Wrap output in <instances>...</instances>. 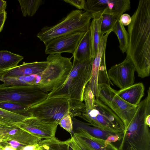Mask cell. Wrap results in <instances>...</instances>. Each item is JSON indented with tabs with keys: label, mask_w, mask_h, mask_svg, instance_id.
I'll return each instance as SVG.
<instances>
[{
	"label": "cell",
	"mask_w": 150,
	"mask_h": 150,
	"mask_svg": "<svg viewBox=\"0 0 150 150\" xmlns=\"http://www.w3.org/2000/svg\"><path fill=\"white\" fill-rule=\"evenodd\" d=\"M128 25L129 42L126 58L133 64L138 76L150 72V0H140Z\"/></svg>",
	"instance_id": "6da1fadb"
},
{
	"label": "cell",
	"mask_w": 150,
	"mask_h": 150,
	"mask_svg": "<svg viewBox=\"0 0 150 150\" xmlns=\"http://www.w3.org/2000/svg\"><path fill=\"white\" fill-rule=\"evenodd\" d=\"M150 115V88L141 101L132 120L125 129L118 150H150L149 127L146 124Z\"/></svg>",
	"instance_id": "7a4b0ae2"
},
{
	"label": "cell",
	"mask_w": 150,
	"mask_h": 150,
	"mask_svg": "<svg viewBox=\"0 0 150 150\" xmlns=\"http://www.w3.org/2000/svg\"><path fill=\"white\" fill-rule=\"evenodd\" d=\"M85 109L80 117L91 125L118 134L124 133V125L118 117L105 104L93 94L88 83L83 95Z\"/></svg>",
	"instance_id": "3957f363"
},
{
	"label": "cell",
	"mask_w": 150,
	"mask_h": 150,
	"mask_svg": "<svg viewBox=\"0 0 150 150\" xmlns=\"http://www.w3.org/2000/svg\"><path fill=\"white\" fill-rule=\"evenodd\" d=\"M93 58L79 61L74 58L71 71L65 82L48 93V97H62L83 102L84 89L91 76Z\"/></svg>",
	"instance_id": "277c9868"
},
{
	"label": "cell",
	"mask_w": 150,
	"mask_h": 150,
	"mask_svg": "<svg viewBox=\"0 0 150 150\" xmlns=\"http://www.w3.org/2000/svg\"><path fill=\"white\" fill-rule=\"evenodd\" d=\"M79 101L62 97H47L42 101L28 107L26 111L31 117L47 123H57L69 112L71 117L76 116Z\"/></svg>",
	"instance_id": "5b68a950"
},
{
	"label": "cell",
	"mask_w": 150,
	"mask_h": 150,
	"mask_svg": "<svg viewBox=\"0 0 150 150\" xmlns=\"http://www.w3.org/2000/svg\"><path fill=\"white\" fill-rule=\"evenodd\" d=\"M92 15L86 11L73 10L57 24L42 28L37 37L45 45L61 36L78 32H86L89 29Z\"/></svg>",
	"instance_id": "8992f818"
},
{
	"label": "cell",
	"mask_w": 150,
	"mask_h": 150,
	"mask_svg": "<svg viewBox=\"0 0 150 150\" xmlns=\"http://www.w3.org/2000/svg\"><path fill=\"white\" fill-rule=\"evenodd\" d=\"M72 58L61 56V54H50L47 58L49 64L42 72L35 75L34 86L47 93L58 88L66 81L71 71Z\"/></svg>",
	"instance_id": "52a82bcc"
},
{
	"label": "cell",
	"mask_w": 150,
	"mask_h": 150,
	"mask_svg": "<svg viewBox=\"0 0 150 150\" xmlns=\"http://www.w3.org/2000/svg\"><path fill=\"white\" fill-rule=\"evenodd\" d=\"M48 96V93L34 86L0 84V102H14L28 107L42 101Z\"/></svg>",
	"instance_id": "ba28073f"
},
{
	"label": "cell",
	"mask_w": 150,
	"mask_h": 150,
	"mask_svg": "<svg viewBox=\"0 0 150 150\" xmlns=\"http://www.w3.org/2000/svg\"><path fill=\"white\" fill-rule=\"evenodd\" d=\"M109 34L107 33L101 38L97 54L92 62L91 78L88 83L96 98H98L100 91L103 86L113 85L108 76L105 62V49Z\"/></svg>",
	"instance_id": "9c48e42d"
},
{
	"label": "cell",
	"mask_w": 150,
	"mask_h": 150,
	"mask_svg": "<svg viewBox=\"0 0 150 150\" xmlns=\"http://www.w3.org/2000/svg\"><path fill=\"white\" fill-rule=\"evenodd\" d=\"M98 98L108 106L127 127L136 111L137 106L132 105L120 98L110 86L105 85L101 89Z\"/></svg>",
	"instance_id": "30bf717a"
},
{
	"label": "cell",
	"mask_w": 150,
	"mask_h": 150,
	"mask_svg": "<svg viewBox=\"0 0 150 150\" xmlns=\"http://www.w3.org/2000/svg\"><path fill=\"white\" fill-rule=\"evenodd\" d=\"M130 8L129 0H88L86 1L84 10L92 16L109 14L119 19Z\"/></svg>",
	"instance_id": "8fae6325"
},
{
	"label": "cell",
	"mask_w": 150,
	"mask_h": 150,
	"mask_svg": "<svg viewBox=\"0 0 150 150\" xmlns=\"http://www.w3.org/2000/svg\"><path fill=\"white\" fill-rule=\"evenodd\" d=\"M135 71L131 60L126 57L121 63L111 67L108 74L111 81L121 89L134 84Z\"/></svg>",
	"instance_id": "7c38bea8"
},
{
	"label": "cell",
	"mask_w": 150,
	"mask_h": 150,
	"mask_svg": "<svg viewBox=\"0 0 150 150\" xmlns=\"http://www.w3.org/2000/svg\"><path fill=\"white\" fill-rule=\"evenodd\" d=\"M86 32L65 35L51 40L45 45V53L50 54L68 52L73 55Z\"/></svg>",
	"instance_id": "4fadbf2b"
},
{
	"label": "cell",
	"mask_w": 150,
	"mask_h": 150,
	"mask_svg": "<svg viewBox=\"0 0 150 150\" xmlns=\"http://www.w3.org/2000/svg\"><path fill=\"white\" fill-rule=\"evenodd\" d=\"M58 125L57 123L45 122L31 117L25 119L17 126L40 139H48L55 137Z\"/></svg>",
	"instance_id": "5bb4252c"
},
{
	"label": "cell",
	"mask_w": 150,
	"mask_h": 150,
	"mask_svg": "<svg viewBox=\"0 0 150 150\" xmlns=\"http://www.w3.org/2000/svg\"><path fill=\"white\" fill-rule=\"evenodd\" d=\"M76 130L73 136L88 150H118L111 143L106 144L105 140L93 137L81 129L76 127Z\"/></svg>",
	"instance_id": "9a60e30c"
},
{
	"label": "cell",
	"mask_w": 150,
	"mask_h": 150,
	"mask_svg": "<svg viewBox=\"0 0 150 150\" xmlns=\"http://www.w3.org/2000/svg\"><path fill=\"white\" fill-rule=\"evenodd\" d=\"M48 64L49 63L47 60L31 63L23 62L22 64L10 69L4 76L13 77L38 74L43 71Z\"/></svg>",
	"instance_id": "2e32d148"
},
{
	"label": "cell",
	"mask_w": 150,
	"mask_h": 150,
	"mask_svg": "<svg viewBox=\"0 0 150 150\" xmlns=\"http://www.w3.org/2000/svg\"><path fill=\"white\" fill-rule=\"evenodd\" d=\"M145 87L142 83L139 82L126 88L115 90L116 94L127 103L137 106L144 94Z\"/></svg>",
	"instance_id": "e0dca14e"
},
{
	"label": "cell",
	"mask_w": 150,
	"mask_h": 150,
	"mask_svg": "<svg viewBox=\"0 0 150 150\" xmlns=\"http://www.w3.org/2000/svg\"><path fill=\"white\" fill-rule=\"evenodd\" d=\"M92 20L90 23L89 30L92 47L91 57H96L99 44L101 38V25L102 19V15H95L92 16Z\"/></svg>",
	"instance_id": "ac0fdd59"
},
{
	"label": "cell",
	"mask_w": 150,
	"mask_h": 150,
	"mask_svg": "<svg viewBox=\"0 0 150 150\" xmlns=\"http://www.w3.org/2000/svg\"><path fill=\"white\" fill-rule=\"evenodd\" d=\"M91 44L89 29L81 39L72 57L81 61L91 58Z\"/></svg>",
	"instance_id": "d6986e66"
},
{
	"label": "cell",
	"mask_w": 150,
	"mask_h": 150,
	"mask_svg": "<svg viewBox=\"0 0 150 150\" xmlns=\"http://www.w3.org/2000/svg\"><path fill=\"white\" fill-rule=\"evenodd\" d=\"M73 124L76 127L81 129L92 136L105 140L110 135L115 134L91 125L89 123L83 122L72 118Z\"/></svg>",
	"instance_id": "ffe728a7"
},
{
	"label": "cell",
	"mask_w": 150,
	"mask_h": 150,
	"mask_svg": "<svg viewBox=\"0 0 150 150\" xmlns=\"http://www.w3.org/2000/svg\"><path fill=\"white\" fill-rule=\"evenodd\" d=\"M28 117L0 108V125L9 127H18L17 125Z\"/></svg>",
	"instance_id": "44dd1931"
},
{
	"label": "cell",
	"mask_w": 150,
	"mask_h": 150,
	"mask_svg": "<svg viewBox=\"0 0 150 150\" xmlns=\"http://www.w3.org/2000/svg\"><path fill=\"white\" fill-rule=\"evenodd\" d=\"M23 58L22 56L7 50L0 51V69L6 70L14 68Z\"/></svg>",
	"instance_id": "7402d4cb"
},
{
	"label": "cell",
	"mask_w": 150,
	"mask_h": 150,
	"mask_svg": "<svg viewBox=\"0 0 150 150\" xmlns=\"http://www.w3.org/2000/svg\"><path fill=\"white\" fill-rule=\"evenodd\" d=\"M112 32L116 35L119 42V47L123 53L126 52L129 42V35L124 26L118 20L113 28Z\"/></svg>",
	"instance_id": "603a6c76"
},
{
	"label": "cell",
	"mask_w": 150,
	"mask_h": 150,
	"mask_svg": "<svg viewBox=\"0 0 150 150\" xmlns=\"http://www.w3.org/2000/svg\"><path fill=\"white\" fill-rule=\"evenodd\" d=\"M35 75L28 76H4L2 81L7 86H34L35 83Z\"/></svg>",
	"instance_id": "cb8c5ba5"
},
{
	"label": "cell",
	"mask_w": 150,
	"mask_h": 150,
	"mask_svg": "<svg viewBox=\"0 0 150 150\" xmlns=\"http://www.w3.org/2000/svg\"><path fill=\"white\" fill-rule=\"evenodd\" d=\"M68 140L62 141L55 137L51 139L41 140L38 144L40 150H68Z\"/></svg>",
	"instance_id": "d4e9b609"
},
{
	"label": "cell",
	"mask_w": 150,
	"mask_h": 150,
	"mask_svg": "<svg viewBox=\"0 0 150 150\" xmlns=\"http://www.w3.org/2000/svg\"><path fill=\"white\" fill-rule=\"evenodd\" d=\"M23 16H32L42 4V0H18Z\"/></svg>",
	"instance_id": "484cf974"
},
{
	"label": "cell",
	"mask_w": 150,
	"mask_h": 150,
	"mask_svg": "<svg viewBox=\"0 0 150 150\" xmlns=\"http://www.w3.org/2000/svg\"><path fill=\"white\" fill-rule=\"evenodd\" d=\"M28 108L26 106L14 102H0L1 108L18 115L28 117H31L30 115L26 111Z\"/></svg>",
	"instance_id": "4316f807"
},
{
	"label": "cell",
	"mask_w": 150,
	"mask_h": 150,
	"mask_svg": "<svg viewBox=\"0 0 150 150\" xmlns=\"http://www.w3.org/2000/svg\"><path fill=\"white\" fill-rule=\"evenodd\" d=\"M102 19L101 25V36L102 37L105 33L112 32V29L118 20L115 16L109 14L102 15Z\"/></svg>",
	"instance_id": "83f0119b"
},
{
	"label": "cell",
	"mask_w": 150,
	"mask_h": 150,
	"mask_svg": "<svg viewBox=\"0 0 150 150\" xmlns=\"http://www.w3.org/2000/svg\"><path fill=\"white\" fill-rule=\"evenodd\" d=\"M59 124L67 132L71 133L73 130L72 117L69 112L67 113L61 119Z\"/></svg>",
	"instance_id": "f1b7e54d"
},
{
	"label": "cell",
	"mask_w": 150,
	"mask_h": 150,
	"mask_svg": "<svg viewBox=\"0 0 150 150\" xmlns=\"http://www.w3.org/2000/svg\"><path fill=\"white\" fill-rule=\"evenodd\" d=\"M64 1L73 6L79 10L84 9L86 1L85 0H64Z\"/></svg>",
	"instance_id": "f546056e"
},
{
	"label": "cell",
	"mask_w": 150,
	"mask_h": 150,
	"mask_svg": "<svg viewBox=\"0 0 150 150\" xmlns=\"http://www.w3.org/2000/svg\"><path fill=\"white\" fill-rule=\"evenodd\" d=\"M71 139L74 150H88L83 147L74 136Z\"/></svg>",
	"instance_id": "4dcf8cb0"
},
{
	"label": "cell",
	"mask_w": 150,
	"mask_h": 150,
	"mask_svg": "<svg viewBox=\"0 0 150 150\" xmlns=\"http://www.w3.org/2000/svg\"><path fill=\"white\" fill-rule=\"evenodd\" d=\"M119 20L123 26L128 25L131 22V17L127 13L123 14L120 17Z\"/></svg>",
	"instance_id": "1f68e13d"
},
{
	"label": "cell",
	"mask_w": 150,
	"mask_h": 150,
	"mask_svg": "<svg viewBox=\"0 0 150 150\" xmlns=\"http://www.w3.org/2000/svg\"><path fill=\"white\" fill-rule=\"evenodd\" d=\"M6 18L7 12L6 11L0 13V33L3 29Z\"/></svg>",
	"instance_id": "d6a6232c"
},
{
	"label": "cell",
	"mask_w": 150,
	"mask_h": 150,
	"mask_svg": "<svg viewBox=\"0 0 150 150\" xmlns=\"http://www.w3.org/2000/svg\"><path fill=\"white\" fill-rule=\"evenodd\" d=\"M40 147L38 144L24 146L19 150H40Z\"/></svg>",
	"instance_id": "836d02e7"
},
{
	"label": "cell",
	"mask_w": 150,
	"mask_h": 150,
	"mask_svg": "<svg viewBox=\"0 0 150 150\" xmlns=\"http://www.w3.org/2000/svg\"><path fill=\"white\" fill-rule=\"evenodd\" d=\"M6 6L7 3L6 1L0 0V13L6 11Z\"/></svg>",
	"instance_id": "e575fe53"
},
{
	"label": "cell",
	"mask_w": 150,
	"mask_h": 150,
	"mask_svg": "<svg viewBox=\"0 0 150 150\" xmlns=\"http://www.w3.org/2000/svg\"><path fill=\"white\" fill-rule=\"evenodd\" d=\"M10 69L6 70L0 69V81H2L3 78L4 76Z\"/></svg>",
	"instance_id": "d590c367"
},
{
	"label": "cell",
	"mask_w": 150,
	"mask_h": 150,
	"mask_svg": "<svg viewBox=\"0 0 150 150\" xmlns=\"http://www.w3.org/2000/svg\"><path fill=\"white\" fill-rule=\"evenodd\" d=\"M68 140V150H74V149L73 148L72 145L71 144V139H69Z\"/></svg>",
	"instance_id": "8d00e7d4"
},
{
	"label": "cell",
	"mask_w": 150,
	"mask_h": 150,
	"mask_svg": "<svg viewBox=\"0 0 150 150\" xmlns=\"http://www.w3.org/2000/svg\"><path fill=\"white\" fill-rule=\"evenodd\" d=\"M3 150H16L10 146H7L3 148Z\"/></svg>",
	"instance_id": "74e56055"
}]
</instances>
